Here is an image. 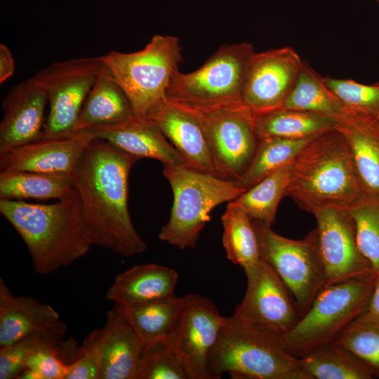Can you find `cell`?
<instances>
[{
  "label": "cell",
  "instance_id": "32",
  "mask_svg": "<svg viewBox=\"0 0 379 379\" xmlns=\"http://www.w3.org/2000/svg\"><path fill=\"white\" fill-rule=\"evenodd\" d=\"M291 163L268 175L230 202L252 220L272 226L279 204L285 197Z\"/></svg>",
  "mask_w": 379,
  "mask_h": 379
},
{
  "label": "cell",
  "instance_id": "16",
  "mask_svg": "<svg viewBox=\"0 0 379 379\" xmlns=\"http://www.w3.org/2000/svg\"><path fill=\"white\" fill-rule=\"evenodd\" d=\"M145 119L162 132L187 167L219 177L199 123L180 104L166 95L149 109Z\"/></svg>",
  "mask_w": 379,
  "mask_h": 379
},
{
  "label": "cell",
  "instance_id": "21",
  "mask_svg": "<svg viewBox=\"0 0 379 379\" xmlns=\"http://www.w3.org/2000/svg\"><path fill=\"white\" fill-rule=\"evenodd\" d=\"M178 272L154 264L134 265L119 273L106 293V299L126 308L175 296Z\"/></svg>",
  "mask_w": 379,
  "mask_h": 379
},
{
  "label": "cell",
  "instance_id": "11",
  "mask_svg": "<svg viewBox=\"0 0 379 379\" xmlns=\"http://www.w3.org/2000/svg\"><path fill=\"white\" fill-rule=\"evenodd\" d=\"M105 66L99 57L54 61L32 78L44 91L48 113L40 138L72 136L83 105Z\"/></svg>",
  "mask_w": 379,
  "mask_h": 379
},
{
  "label": "cell",
  "instance_id": "25",
  "mask_svg": "<svg viewBox=\"0 0 379 379\" xmlns=\"http://www.w3.org/2000/svg\"><path fill=\"white\" fill-rule=\"evenodd\" d=\"M338 119L291 109L253 113L258 140L267 138H307L337 128Z\"/></svg>",
  "mask_w": 379,
  "mask_h": 379
},
{
  "label": "cell",
  "instance_id": "23",
  "mask_svg": "<svg viewBox=\"0 0 379 379\" xmlns=\"http://www.w3.org/2000/svg\"><path fill=\"white\" fill-rule=\"evenodd\" d=\"M59 321L52 306L31 297L13 295L0 279V348Z\"/></svg>",
  "mask_w": 379,
  "mask_h": 379
},
{
  "label": "cell",
  "instance_id": "14",
  "mask_svg": "<svg viewBox=\"0 0 379 379\" xmlns=\"http://www.w3.org/2000/svg\"><path fill=\"white\" fill-rule=\"evenodd\" d=\"M314 215L324 269V287L373 274L359 248L350 208H326Z\"/></svg>",
  "mask_w": 379,
  "mask_h": 379
},
{
  "label": "cell",
  "instance_id": "10",
  "mask_svg": "<svg viewBox=\"0 0 379 379\" xmlns=\"http://www.w3.org/2000/svg\"><path fill=\"white\" fill-rule=\"evenodd\" d=\"M260 255L284 282L297 306L300 318L324 287V269L317 227L302 239L284 237L271 226L253 221Z\"/></svg>",
  "mask_w": 379,
  "mask_h": 379
},
{
  "label": "cell",
  "instance_id": "30",
  "mask_svg": "<svg viewBox=\"0 0 379 379\" xmlns=\"http://www.w3.org/2000/svg\"><path fill=\"white\" fill-rule=\"evenodd\" d=\"M281 108L310 112L337 119L348 109L329 89L324 77L305 62L293 89Z\"/></svg>",
  "mask_w": 379,
  "mask_h": 379
},
{
  "label": "cell",
  "instance_id": "35",
  "mask_svg": "<svg viewBox=\"0 0 379 379\" xmlns=\"http://www.w3.org/2000/svg\"><path fill=\"white\" fill-rule=\"evenodd\" d=\"M379 377V319L361 314L335 339Z\"/></svg>",
  "mask_w": 379,
  "mask_h": 379
},
{
  "label": "cell",
  "instance_id": "31",
  "mask_svg": "<svg viewBox=\"0 0 379 379\" xmlns=\"http://www.w3.org/2000/svg\"><path fill=\"white\" fill-rule=\"evenodd\" d=\"M313 137L300 139L267 138L258 140L255 154L246 171L234 180L236 185L247 190L268 175L291 164Z\"/></svg>",
  "mask_w": 379,
  "mask_h": 379
},
{
  "label": "cell",
  "instance_id": "20",
  "mask_svg": "<svg viewBox=\"0 0 379 379\" xmlns=\"http://www.w3.org/2000/svg\"><path fill=\"white\" fill-rule=\"evenodd\" d=\"M337 129L348 143L363 197L379 202V118L348 108Z\"/></svg>",
  "mask_w": 379,
  "mask_h": 379
},
{
  "label": "cell",
  "instance_id": "22",
  "mask_svg": "<svg viewBox=\"0 0 379 379\" xmlns=\"http://www.w3.org/2000/svg\"><path fill=\"white\" fill-rule=\"evenodd\" d=\"M100 379H137L144 346L116 305L107 314Z\"/></svg>",
  "mask_w": 379,
  "mask_h": 379
},
{
  "label": "cell",
  "instance_id": "19",
  "mask_svg": "<svg viewBox=\"0 0 379 379\" xmlns=\"http://www.w3.org/2000/svg\"><path fill=\"white\" fill-rule=\"evenodd\" d=\"M81 132L93 139L106 140L139 159L150 158L164 165L187 166L182 156L162 132L146 119L133 115L114 124Z\"/></svg>",
  "mask_w": 379,
  "mask_h": 379
},
{
  "label": "cell",
  "instance_id": "27",
  "mask_svg": "<svg viewBox=\"0 0 379 379\" xmlns=\"http://www.w3.org/2000/svg\"><path fill=\"white\" fill-rule=\"evenodd\" d=\"M299 359L310 379H372L376 377L371 367L333 341L316 347Z\"/></svg>",
  "mask_w": 379,
  "mask_h": 379
},
{
  "label": "cell",
  "instance_id": "6",
  "mask_svg": "<svg viewBox=\"0 0 379 379\" xmlns=\"http://www.w3.org/2000/svg\"><path fill=\"white\" fill-rule=\"evenodd\" d=\"M375 279L371 274L324 287L293 328L280 336L285 349L300 358L334 341L366 310Z\"/></svg>",
  "mask_w": 379,
  "mask_h": 379
},
{
  "label": "cell",
  "instance_id": "7",
  "mask_svg": "<svg viewBox=\"0 0 379 379\" xmlns=\"http://www.w3.org/2000/svg\"><path fill=\"white\" fill-rule=\"evenodd\" d=\"M100 58L126 94L135 116L141 119L166 95L171 77L182 62L178 38L161 34L154 35L140 51H111Z\"/></svg>",
  "mask_w": 379,
  "mask_h": 379
},
{
  "label": "cell",
  "instance_id": "12",
  "mask_svg": "<svg viewBox=\"0 0 379 379\" xmlns=\"http://www.w3.org/2000/svg\"><path fill=\"white\" fill-rule=\"evenodd\" d=\"M245 274L246 293L232 316L279 336L290 331L300 315L291 294L279 277L262 259Z\"/></svg>",
  "mask_w": 379,
  "mask_h": 379
},
{
  "label": "cell",
  "instance_id": "29",
  "mask_svg": "<svg viewBox=\"0 0 379 379\" xmlns=\"http://www.w3.org/2000/svg\"><path fill=\"white\" fill-rule=\"evenodd\" d=\"M222 242L227 258L247 273L262 260L258 238L251 218L231 202L221 217Z\"/></svg>",
  "mask_w": 379,
  "mask_h": 379
},
{
  "label": "cell",
  "instance_id": "9",
  "mask_svg": "<svg viewBox=\"0 0 379 379\" xmlns=\"http://www.w3.org/2000/svg\"><path fill=\"white\" fill-rule=\"evenodd\" d=\"M246 42L225 44L199 69L174 72L166 95L171 99L193 104L242 102V95L254 53Z\"/></svg>",
  "mask_w": 379,
  "mask_h": 379
},
{
  "label": "cell",
  "instance_id": "3",
  "mask_svg": "<svg viewBox=\"0 0 379 379\" xmlns=\"http://www.w3.org/2000/svg\"><path fill=\"white\" fill-rule=\"evenodd\" d=\"M285 196L312 215L350 208L363 194L348 143L337 128L312 138L291 163Z\"/></svg>",
  "mask_w": 379,
  "mask_h": 379
},
{
  "label": "cell",
  "instance_id": "43",
  "mask_svg": "<svg viewBox=\"0 0 379 379\" xmlns=\"http://www.w3.org/2000/svg\"><path fill=\"white\" fill-rule=\"evenodd\" d=\"M377 83H378V84H379V81H378V82H377Z\"/></svg>",
  "mask_w": 379,
  "mask_h": 379
},
{
  "label": "cell",
  "instance_id": "33",
  "mask_svg": "<svg viewBox=\"0 0 379 379\" xmlns=\"http://www.w3.org/2000/svg\"><path fill=\"white\" fill-rule=\"evenodd\" d=\"M66 331L65 324L59 321L0 348V379H18L26 357L39 349L62 345Z\"/></svg>",
  "mask_w": 379,
  "mask_h": 379
},
{
  "label": "cell",
  "instance_id": "40",
  "mask_svg": "<svg viewBox=\"0 0 379 379\" xmlns=\"http://www.w3.org/2000/svg\"><path fill=\"white\" fill-rule=\"evenodd\" d=\"M15 72V62L11 50L4 44H0V84L9 79Z\"/></svg>",
  "mask_w": 379,
  "mask_h": 379
},
{
  "label": "cell",
  "instance_id": "26",
  "mask_svg": "<svg viewBox=\"0 0 379 379\" xmlns=\"http://www.w3.org/2000/svg\"><path fill=\"white\" fill-rule=\"evenodd\" d=\"M183 302V297L175 295L132 307H117L143 346H146L170 338L178 321Z\"/></svg>",
  "mask_w": 379,
  "mask_h": 379
},
{
  "label": "cell",
  "instance_id": "1",
  "mask_svg": "<svg viewBox=\"0 0 379 379\" xmlns=\"http://www.w3.org/2000/svg\"><path fill=\"white\" fill-rule=\"evenodd\" d=\"M138 160L94 138L71 175L92 245L126 258L147 248L133 226L128 206V178Z\"/></svg>",
  "mask_w": 379,
  "mask_h": 379
},
{
  "label": "cell",
  "instance_id": "5",
  "mask_svg": "<svg viewBox=\"0 0 379 379\" xmlns=\"http://www.w3.org/2000/svg\"><path fill=\"white\" fill-rule=\"evenodd\" d=\"M163 174L171 185L173 201L169 220L158 237L180 250L196 247L214 208L232 201L246 191L234 180L185 166L164 165Z\"/></svg>",
  "mask_w": 379,
  "mask_h": 379
},
{
  "label": "cell",
  "instance_id": "8",
  "mask_svg": "<svg viewBox=\"0 0 379 379\" xmlns=\"http://www.w3.org/2000/svg\"><path fill=\"white\" fill-rule=\"evenodd\" d=\"M175 101L199 123L218 176L238 179L250 164L258 143L253 112L241 102L201 105Z\"/></svg>",
  "mask_w": 379,
  "mask_h": 379
},
{
  "label": "cell",
  "instance_id": "13",
  "mask_svg": "<svg viewBox=\"0 0 379 379\" xmlns=\"http://www.w3.org/2000/svg\"><path fill=\"white\" fill-rule=\"evenodd\" d=\"M176 327L168 340L181 358L192 379H212L208 370L209 353L223 324L224 317L213 302L198 293L184 297Z\"/></svg>",
  "mask_w": 379,
  "mask_h": 379
},
{
  "label": "cell",
  "instance_id": "18",
  "mask_svg": "<svg viewBox=\"0 0 379 379\" xmlns=\"http://www.w3.org/2000/svg\"><path fill=\"white\" fill-rule=\"evenodd\" d=\"M93 140L79 132L63 138H39L0 155L2 171H30L71 175Z\"/></svg>",
  "mask_w": 379,
  "mask_h": 379
},
{
  "label": "cell",
  "instance_id": "4",
  "mask_svg": "<svg viewBox=\"0 0 379 379\" xmlns=\"http://www.w3.org/2000/svg\"><path fill=\"white\" fill-rule=\"evenodd\" d=\"M208 370L212 379L225 373L237 379H310L280 336L234 316L224 317Z\"/></svg>",
  "mask_w": 379,
  "mask_h": 379
},
{
  "label": "cell",
  "instance_id": "34",
  "mask_svg": "<svg viewBox=\"0 0 379 379\" xmlns=\"http://www.w3.org/2000/svg\"><path fill=\"white\" fill-rule=\"evenodd\" d=\"M80 353L81 346L70 339L59 346L39 349L26 357L18 379H65L69 366Z\"/></svg>",
  "mask_w": 379,
  "mask_h": 379
},
{
  "label": "cell",
  "instance_id": "38",
  "mask_svg": "<svg viewBox=\"0 0 379 379\" xmlns=\"http://www.w3.org/2000/svg\"><path fill=\"white\" fill-rule=\"evenodd\" d=\"M329 89L350 109L379 118V84H360L352 79L324 77Z\"/></svg>",
  "mask_w": 379,
  "mask_h": 379
},
{
  "label": "cell",
  "instance_id": "17",
  "mask_svg": "<svg viewBox=\"0 0 379 379\" xmlns=\"http://www.w3.org/2000/svg\"><path fill=\"white\" fill-rule=\"evenodd\" d=\"M47 105L44 91L32 77L10 89L2 102L0 155L41 138Z\"/></svg>",
  "mask_w": 379,
  "mask_h": 379
},
{
  "label": "cell",
  "instance_id": "37",
  "mask_svg": "<svg viewBox=\"0 0 379 379\" xmlns=\"http://www.w3.org/2000/svg\"><path fill=\"white\" fill-rule=\"evenodd\" d=\"M137 379H192L168 340L144 346Z\"/></svg>",
  "mask_w": 379,
  "mask_h": 379
},
{
  "label": "cell",
  "instance_id": "36",
  "mask_svg": "<svg viewBox=\"0 0 379 379\" xmlns=\"http://www.w3.org/2000/svg\"><path fill=\"white\" fill-rule=\"evenodd\" d=\"M359 248L379 274V202L362 197L350 208Z\"/></svg>",
  "mask_w": 379,
  "mask_h": 379
},
{
  "label": "cell",
  "instance_id": "2",
  "mask_svg": "<svg viewBox=\"0 0 379 379\" xmlns=\"http://www.w3.org/2000/svg\"><path fill=\"white\" fill-rule=\"evenodd\" d=\"M0 213L22 237L39 274L71 265L92 246L74 187L68 196L49 204L0 199Z\"/></svg>",
  "mask_w": 379,
  "mask_h": 379
},
{
  "label": "cell",
  "instance_id": "15",
  "mask_svg": "<svg viewBox=\"0 0 379 379\" xmlns=\"http://www.w3.org/2000/svg\"><path fill=\"white\" fill-rule=\"evenodd\" d=\"M304 61L291 47L255 53L242 102L254 114L281 108L293 89Z\"/></svg>",
  "mask_w": 379,
  "mask_h": 379
},
{
  "label": "cell",
  "instance_id": "42",
  "mask_svg": "<svg viewBox=\"0 0 379 379\" xmlns=\"http://www.w3.org/2000/svg\"><path fill=\"white\" fill-rule=\"evenodd\" d=\"M377 1H378V3H379V0H377Z\"/></svg>",
  "mask_w": 379,
  "mask_h": 379
},
{
  "label": "cell",
  "instance_id": "41",
  "mask_svg": "<svg viewBox=\"0 0 379 379\" xmlns=\"http://www.w3.org/2000/svg\"><path fill=\"white\" fill-rule=\"evenodd\" d=\"M362 314L379 319V274L376 275L371 298L366 310Z\"/></svg>",
  "mask_w": 379,
  "mask_h": 379
},
{
  "label": "cell",
  "instance_id": "39",
  "mask_svg": "<svg viewBox=\"0 0 379 379\" xmlns=\"http://www.w3.org/2000/svg\"><path fill=\"white\" fill-rule=\"evenodd\" d=\"M105 330H93L84 340L81 354L69 366L65 379H100Z\"/></svg>",
  "mask_w": 379,
  "mask_h": 379
},
{
  "label": "cell",
  "instance_id": "24",
  "mask_svg": "<svg viewBox=\"0 0 379 379\" xmlns=\"http://www.w3.org/2000/svg\"><path fill=\"white\" fill-rule=\"evenodd\" d=\"M133 115L128 98L105 67L83 105L76 133L114 124Z\"/></svg>",
  "mask_w": 379,
  "mask_h": 379
},
{
  "label": "cell",
  "instance_id": "28",
  "mask_svg": "<svg viewBox=\"0 0 379 379\" xmlns=\"http://www.w3.org/2000/svg\"><path fill=\"white\" fill-rule=\"evenodd\" d=\"M74 190L71 175L30 171L0 173V199H62Z\"/></svg>",
  "mask_w": 379,
  "mask_h": 379
}]
</instances>
